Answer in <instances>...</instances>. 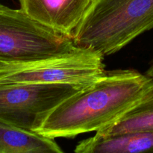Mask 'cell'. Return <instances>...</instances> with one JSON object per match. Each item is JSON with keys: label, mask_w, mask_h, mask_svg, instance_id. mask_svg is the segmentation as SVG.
<instances>
[{"label": "cell", "mask_w": 153, "mask_h": 153, "mask_svg": "<svg viewBox=\"0 0 153 153\" xmlns=\"http://www.w3.org/2000/svg\"><path fill=\"white\" fill-rule=\"evenodd\" d=\"M97 0H19L20 9L39 23L74 40Z\"/></svg>", "instance_id": "6"}, {"label": "cell", "mask_w": 153, "mask_h": 153, "mask_svg": "<svg viewBox=\"0 0 153 153\" xmlns=\"http://www.w3.org/2000/svg\"><path fill=\"white\" fill-rule=\"evenodd\" d=\"M104 57L91 48L78 46L72 52L58 56L0 62V84H61L88 88L105 70Z\"/></svg>", "instance_id": "3"}, {"label": "cell", "mask_w": 153, "mask_h": 153, "mask_svg": "<svg viewBox=\"0 0 153 153\" xmlns=\"http://www.w3.org/2000/svg\"><path fill=\"white\" fill-rule=\"evenodd\" d=\"M142 131H153V94L116 123L96 134L111 136Z\"/></svg>", "instance_id": "9"}, {"label": "cell", "mask_w": 153, "mask_h": 153, "mask_svg": "<svg viewBox=\"0 0 153 153\" xmlns=\"http://www.w3.org/2000/svg\"><path fill=\"white\" fill-rule=\"evenodd\" d=\"M76 153H153V131H142L111 136L95 134L79 142Z\"/></svg>", "instance_id": "7"}, {"label": "cell", "mask_w": 153, "mask_h": 153, "mask_svg": "<svg viewBox=\"0 0 153 153\" xmlns=\"http://www.w3.org/2000/svg\"><path fill=\"white\" fill-rule=\"evenodd\" d=\"M82 89L61 84H0V122L37 132L58 105Z\"/></svg>", "instance_id": "5"}, {"label": "cell", "mask_w": 153, "mask_h": 153, "mask_svg": "<svg viewBox=\"0 0 153 153\" xmlns=\"http://www.w3.org/2000/svg\"><path fill=\"white\" fill-rule=\"evenodd\" d=\"M152 28L153 0H97L73 41L105 56Z\"/></svg>", "instance_id": "2"}, {"label": "cell", "mask_w": 153, "mask_h": 153, "mask_svg": "<svg viewBox=\"0 0 153 153\" xmlns=\"http://www.w3.org/2000/svg\"><path fill=\"white\" fill-rule=\"evenodd\" d=\"M145 74L147 76H149V78L153 79V61H152V63H151L150 66H149V67L148 68V70H146V72L145 73Z\"/></svg>", "instance_id": "10"}, {"label": "cell", "mask_w": 153, "mask_h": 153, "mask_svg": "<svg viewBox=\"0 0 153 153\" xmlns=\"http://www.w3.org/2000/svg\"><path fill=\"white\" fill-rule=\"evenodd\" d=\"M77 45L31 19L21 9L0 4V62H24L64 55Z\"/></svg>", "instance_id": "4"}, {"label": "cell", "mask_w": 153, "mask_h": 153, "mask_svg": "<svg viewBox=\"0 0 153 153\" xmlns=\"http://www.w3.org/2000/svg\"><path fill=\"white\" fill-rule=\"evenodd\" d=\"M153 94V79L134 70H105L91 86L58 105L37 131L74 138L114 125Z\"/></svg>", "instance_id": "1"}, {"label": "cell", "mask_w": 153, "mask_h": 153, "mask_svg": "<svg viewBox=\"0 0 153 153\" xmlns=\"http://www.w3.org/2000/svg\"><path fill=\"white\" fill-rule=\"evenodd\" d=\"M55 139L0 122V153H63Z\"/></svg>", "instance_id": "8"}]
</instances>
